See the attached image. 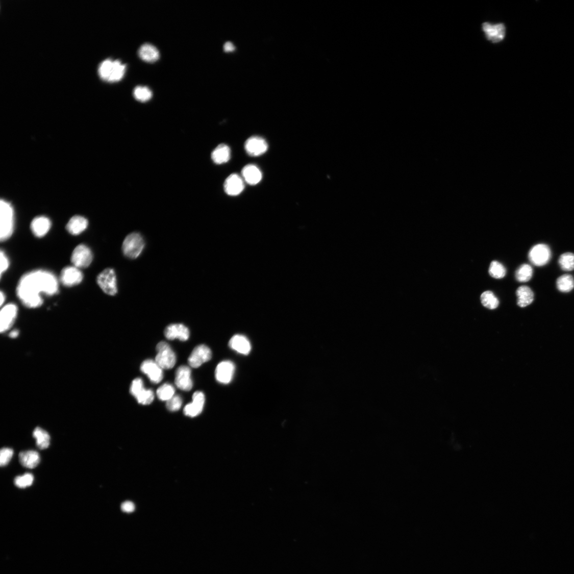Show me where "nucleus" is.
I'll return each instance as SVG.
<instances>
[{"label":"nucleus","instance_id":"f257e3e1","mask_svg":"<svg viewBox=\"0 0 574 574\" xmlns=\"http://www.w3.org/2000/svg\"><path fill=\"white\" fill-rule=\"evenodd\" d=\"M59 284L55 275L48 271L37 270L23 275L16 289L17 296L25 307L35 309L43 303L41 295L48 296L58 292Z\"/></svg>","mask_w":574,"mask_h":574},{"label":"nucleus","instance_id":"f03ea898","mask_svg":"<svg viewBox=\"0 0 574 574\" xmlns=\"http://www.w3.org/2000/svg\"><path fill=\"white\" fill-rule=\"evenodd\" d=\"M126 69V65L120 60L107 59L100 64L98 71L102 80L113 83L118 82L123 78Z\"/></svg>","mask_w":574,"mask_h":574},{"label":"nucleus","instance_id":"7ed1b4c3","mask_svg":"<svg viewBox=\"0 0 574 574\" xmlns=\"http://www.w3.org/2000/svg\"><path fill=\"white\" fill-rule=\"evenodd\" d=\"M0 240L5 241L12 236L14 230V212L11 204L2 199L0 204Z\"/></svg>","mask_w":574,"mask_h":574},{"label":"nucleus","instance_id":"20e7f679","mask_svg":"<svg viewBox=\"0 0 574 574\" xmlns=\"http://www.w3.org/2000/svg\"><path fill=\"white\" fill-rule=\"evenodd\" d=\"M144 247L145 241L142 236L137 233H133L125 238L122 249L127 258L135 259L141 254Z\"/></svg>","mask_w":574,"mask_h":574},{"label":"nucleus","instance_id":"39448f33","mask_svg":"<svg viewBox=\"0 0 574 574\" xmlns=\"http://www.w3.org/2000/svg\"><path fill=\"white\" fill-rule=\"evenodd\" d=\"M157 355L156 362L162 368L169 369L173 367L176 363V356L169 344L164 341L159 342L157 346Z\"/></svg>","mask_w":574,"mask_h":574},{"label":"nucleus","instance_id":"423d86ee","mask_svg":"<svg viewBox=\"0 0 574 574\" xmlns=\"http://www.w3.org/2000/svg\"><path fill=\"white\" fill-rule=\"evenodd\" d=\"M97 283L106 294L110 296L117 294L118 288L116 274L111 268H108L98 274Z\"/></svg>","mask_w":574,"mask_h":574},{"label":"nucleus","instance_id":"0eeeda50","mask_svg":"<svg viewBox=\"0 0 574 574\" xmlns=\"http://www.w3.org/2000/svg\"><path fill=\"white\" fill-rule=\"evenodd\" d=\"M93 255L92 251L87 246L80 244L73 250L71 261L73 266L83 269L91 265L93 261Z\"/></svg>","mask_w":574,"mask_h":574},{"label":"nucleus","instance_id":"6e6552de","mask_svg":"<svg viewBox=\"0 0 574 574\" xmlns=\"http://www.w3.org/2000/svg\"><path fill=\"white\" fill-rule=\"evenodd\" d=\"M130 392L140 404L149 405L154 401V392L150 389L146 390L144 388L143 382L141 378H136L133 381Z\"/></svg>","mask_w":574,"mask_h":574},{"label":"nucleus","instance_id":"1a4fd4ad","mask_svg":"<svg viewBox=\"0 0 574 574\" xmlns=\"http://www.w3.org/2000/svg\"><path fill=\"white\" fill-rule=\"evenodd\" d=\"M552 251L550 247L544 244L534 246L529 253V259L534 265L542 266L550 261Z\"/></svg>","mask_w":574,"mask_h":574},{"label":"nucleus","instance_id":"9d476101","mask_svg":"<svg viewBox=\"0 0 574 574\" xmlns=\"http://www.w3.org/2000/svg\"><path fill=\"white\" fill-rule=\"evenodd\" d=\"M84 276L82 271L74 266L64 267L60 274V282L67 287H71L80 284L83 280Z\"/></svg>","mask_w":574,"mask_h":574},{"label":"nucleus","instance_id":"9b49d317","mask_svg":"<svg viewBox=\"0 0 574 574\" xmlns=\"http://www.w3.org/2000/svg\"><path fill=\"white\" fill-rule=\"evenodd\" d=\"M18 314V308L15 304H8L0 312V331L1 333L8 330L14 325Z\"/></svg>","mask_w":574,"mask_h":574},{"label":"nucleus","instance_id":"f8f14e48","mask_svg":"<svg viewBox=\"0 0 574 574\" xmlns=\"http://www.w3.org/2000/svg\"><path fill=\"white\" fill-rule=\"evenodd\" d=\"M212 358V352L205 344L196 347L188 359L189 365L193 368H198L203 363L209 361Z\"/></svg>","mask_w":574,"mask_h":574},{"label":"nucleus","instance_id":"ddd939ff","mask_svg":"<svg viewBox=\"0 0 574 574\" xmlns=\"http://www.w3.org/2000/svg\"><path fill=\"white\" fill-rule=\"evenodd\" d=\"M245 149L247 154L251 157H259L263 154L268 149L266 140L260 136H252L247 139L245 143Z\"/></svg>","mask_w":574,"mask_h":574},{"label":"nucleus","instance_id":"4468645a","mask_svg":"<svg viewBox=\"0 0 574 574\" xmlns=\"http://www.w3.org/2000/svg\"><path fill=\"white\" fill-rule=\"evenodd\" d=\"M235 371V366L232 362L223 361L216 366L215 371V379L221 384H229L233 379Z\"/></svg>","mask_w":574,"mask_h":574},{"label":"nucleus","instance_id":"2eb2a0df","mask_svg":"<svg viewBox=\"0 0 574 574\" xmlns=\"http://www.w3.org/2000/svg\"><path fill=\"white\" fill-rule=\"evenodd\" d=\"M482 30L487 39L492 43L500 42L505 37L506 28L503 23L492 24L484 22L482 24Z\"/></svg>","mask_w":574,"mask_h":574},{"label":"nucleus","instance_id":"dca6fc26","mask_svg":"<svg viewBox=\"0 0 574 574\" xmlns=\"http://www.w3.org/2000/svg\"><path fill=\"white\" fill-rule=\"evenodd\" d=\"M140 370L147 375L153 384H159L163 379L162 368L156 361L152 360L144 361L140 366Z\"/></svg>","mask_w":574,"mask_h":574},{"label":"nucleus","instance_id":"f3484780","mask_svg":"<svg viewBox=\"0 0 574 574\" xmlns=\"http://www.w3.org/2000/svg\"><path fill=\"white\" fill-rule=\"evenodd\" d=\"M175 385L182 390L189 391L193 388V384L191 378V369L186 365L179 367L176 372Z\"/></svg>","mask_w":574,"mask_h":574},{"label":"nucleus","instance_id":"a211bd4d","mask_svg":"<svg viewBox=\"0 0 574 574\" xmlns=\"http://www.w3.org/2000/svg\"><path fill=\"white\" fill-rule=\"evenodd\" d=\"M205 403V395L201 391H196L193 395V402L187 404L184 408V414L190 417L199 415L203 411Z\"/></svg>","mask_w":574,"mask_h":574},{"label":"nucleus","instance_id":"6ab92c4d","mask_svg":"<svg viewBox=\"0 0 574 574\" xmlns=\"http://www.w3.org/2000/svg\"><path fill=\"white\" fill-rule=\"evenodd\" d=\"M245 186L243 180L237 174L230 175L224 184L225 192L229 196H237L243 191Z\"/></svg>","mask_w":574,"mask_h":574},{"label":"nucleus","instance_id":"aec40b11","mask_svg":"<svg viewBox=\"0 0 574 574\" xmlns=\"http://www.w3.org/2000/svg\"><path fill=\"white\" fill-rule=\"evenodd\" d=\"M164 335L169 340L178 339L185 341L189 339L190 333L188 328L183 324H172L166 328Z\"/></svg>","mask_w":574,"mask_h":574},{"label":"nucleus","instance_id":"412c9836","mask_svg":"<svg viewBox=\"0 0 574 574\" xmlns=\"http://www.w3.org/2000/svg\"><path fill=\"white\" fill-rule=\"evenodd\" d=\"M51 227L50 220L44 216L36 217L31 224V231L34 235L37 238L45 236L49 232Z\"/></svg>","mask_w":574,"mask_h":574},{"label":"nucleus","instance_id":"4be33fe9","mask_svg":"<svg viewBox=\"0 0 574 574\" xmlns=\"http://www.w3.org/2000/svg\"><path fill=\"white\" fill-rule=\"evenodd\" d=\"M229 347L237 353L247 355L251 351V344L247 337L243 335L234 336L229 343Z\"/></svg>","mask_w":574,"mask_h":574},{"label":"nucleus","instance_id":"5701e85b","mask_svg":"<svg viewBox=\"0 0 574 574\" xmlns=\"http://www.w3.org/2000/svg\"><path fill=\"white\" fill-rule=\"evenodd\" d=\"M88 225V220L84 217L76 215L70 219L66 226V229L69 234L77 236L83 233Z\"/></svg>","mask_w":574,"mask_h":574},{"label":"nucleus","instance_id":"b1692460","mask_svg":"<svg viewBox=\"0 0 574 574\" xmlns=\"http://www.w3.org/2000/svg\"><path fill=\"white\" fill-rule=\"evenodd\" d=\"M242 176L245 182L251 185L259 184L262 178V174L257 166L248 164L242 170Z\"/></svg>","mask_w":574,"mask_h":574},{"label":"nucleus","instance_id":"393cba45","mask_svg":"<svg viewBox=\"0 0 574 574\" xmlns=\"http://www.w3.org/2000/svg\"><path fill=\"white\" fill-rule=\"evenodd\" d=\"M138 54L140 59L149 63L157 61L160 57L158 49L150 43H144L140 46Z\"/></svg>","mask_w":574,"mask_h":574},{"label":"nucleus","instance_id":"a878e982","mask_svg":"<svg viewBox=\"0 0 574 574\" xmlns=\"http://www.w3.org/2000/svg\"><path fill=\"white\" fill-rule=\"evenodd\" d=\"M19 459L22 466L34 468L39 464L40 456L38 453L34 451H24L19 453Z\"/></svg>","mask_w":574,"mask_h":574},{"label":"nucleus","instance_id":"bb28decb","mask_svg":"<svg viewBox=\"0 0 574 574\" xmlns=\"http://www.w3.org/2000/svg\"><path fill=\"white\" fill-rule=\"evenodd\" d=\"M231 157V151L226 144H220L217 146L212 153L213 161L217 164H221L228 162Z\"/></svg>","mask_w":574,"mask_h":574},{"label":"nucleus","instance_id":"cd10ccee","mask_svg":"<svg viewBox=\"0 0 574 574\" xmlns=\"http://www.w3.org/2000/svg\"><path fill=\"white\" fill-rule=\"evenodd\" d=\"M517 304L520 308H525L534 301V295L532 290L527 286L519 287L516 291Z\"/></svg>","mask_w":574,"mask_h":574},{"label":"nucleus","instance_id":"c85d7f7f","mask_svg":"<svg viewBox=\"0 0 574 574\" xmlns=\"http://www.w3.org/2000/svg\"><path fill=\"white\" fill-rule=\"evenodd\" d=\"M33 435L36 440L37 447L41 450L47 448L50 443V436L48 433L41 428L37 427L34 430Z\"/></svg>","mask_w":574,"mask_h":574},{"label":"nucleus","instance_id":"c756f323","mask_svg":"<svg viewBox=\"0 0 574 574\" xmlns=\"http://www.w3.org/2000/svg\"><path fill=\"white\" fill-rule=\"evenodd\" d=\"M558 289L563 292H569L574 288V279L571 275L564 274L557 280Z\"/></svg>","mask_w":574,"mask_h":574},{"label":"nucleus","instance_id":"7c9ffc66","mask_svg":"<svg viewBox=\"0 0 574 574\" xmlns=\"http://www.w3.org/2000/svg\"><path fill=\"white\" fill-rule=\"evenodd\" d=\"M481 300L484 307L490 310L496 309L500 304L498 299L497 298L494 293L491 291L484 292L481 295Z\"/></svg>","mask_w":574,"mask_h":574},{"label":"nucleus","instance_id":"2f4dec72","mask_svg":"<svg viewBox=\"0 0 574 574\" xmlns=\"http://www.w3.org/2000/svg\"><path fill=\"white\" fill-rule=\"evenodd\" d=\"M533 273V268L528 264H522L516 272L515 277L518 282L526 283L530 281Z\"/></svg>","mask_w":574,"mask_h":574},{"label":"nucleus","instance_id":"473e14b6","mask_svg":"<svg viewBox=\"0 0 574 574\" xmlns=\"http://www.w3.org/2000/svg\"><path fill=\"white\" fill-rule=\"evenodd\" d=\"M559 264L561 269L565 271L574 270V254L565 253L561 255L559 259Z\"/></svg>","mask_w":574,"mask_h":574},{"label":"nucleus","instance_id":"72a5a7b5","mask_svg":"<svg viewBox=\"0 0 574 574\" xmlns=\"http://www.w3.org/2000/svg\"><path fill=\"white\" fill-rule=\"evenodd\" d=\"M175 389L173 386L168 384H165L161 386L157 391L158 398L162 401H168L174 396Z\"/></svg>","mask_w":574,"mask_h":574},{"label":"nucleus","instance_id":"f704fd0d","mask_svg":"<svg viewBox=\"0 0 574 574\" xmlns=\"http://www.w3.org/2000/svg\"><path fill=\"white\" fill-rule=\"evenodd\" d=\"M133 95L137 101L145 102L151 99L152 93L147 87L138 86L134 89Z\"/></svg>","mask_w":574,"mask_h":574},{"label":"nucleus","instance_id":"c9c22d12","mask_svg":"<svg viewBox=\"0 0 574 574\" xmlns=\"http://www.w3.org/2000/svg\"><path fill=\"white\" fill-rule=\"evenodd\" d=\"M489 274L495 279H502L506 273L505 267L501 263L494 261L491 262L489 267Z\"/></svg>","mask_w":574,"mask_h":574},{"label":"nucleus","instance_id":"e433bc0d","mask_svg":"<svg viewBox=\"0 0 574 574\" xmlns=\"http://www.w3.org/2000/svg\"><path fill=\"white\" fill-rule=\"evenodd\" d=\"M34 481V476L31 473H26L17 477L14 480L15 486L19 488H26L32 486Z\"/></svg>","mask_w":574,"mask_h":574},{"label":"nucleus","instance_id":"4c0bfd02","mask_svg":"<svg viewBox=\"0 0 574 574\" xmlns=\"http://www.w3.org/2000/svg\"><path fill=\"white\" fill-rule=\"evenodd\" d=\"M183 401L181 396L179 395H174V396L167 402V409L171 412H176L181 409L182 406Z\"/></svg>","mask_w":574,"mask_h":574},{"label":"nucleus","instance_id":"58836bf2","mask_svg":"<svg viewBox=\"0 0 574 574\" xmlns=\"http://www.w3.org/2000/svg\"><path fill=\"white\" fill-rule=\"evenodd\" d=\"M14 455V451L8 448H4L0 451V465L5 466L9 464Z\"/></svg>","mask_w":574,"mask_h":574},{"label":"nucleus","instance_id":"ea45409f","mask_svg":"<svg viewBox=\"0 0 574 574\" xmlns=\"http://www.w3.org/2000/svg\"><path fill=\"white\" fill-rule=\"evenodd\" d=\"M0 263H1L0 274L2 276L3 273L8 270L10 264L6 253L2 250L0 252Z\"/></svg>","mask_w":574,"mask_h":574},{"label":"nucleus","instance_id":"a19ab883","mask_svg":"<svg viewBox=\"0 0 574 574\" xmlns=\"http://www.w3.org/2000/svg\"><path fill=\"white\" fill-rule=\"evenodd\" d=\"M121 508L123 512L131 513L134 511L135 507L133 503L128 501L122 504Z\"/></svg>","mask_w":574,"mask_h":574},{"label":"nucleus","instance_id":"79ce46f5","mask_svg":"<svg viewBox=\"0 0 574 574\" xmlns=\"http://www.w3.org/2000/svg\"><path fill=\"white\" fill-rule=\"evenodd\" d=\"M223 48L225 52L229 53L233 52L235 48L234 45L232 42H228L224 44Z\"/></svg>","mask_w":574,"mask_h":574},{"label":"nucleus","instance_id":"37998d69","mask_svg":"<svg viewBox=\"0 0 574 574\" xmlns=\"http://www.w3.org/2000/svg\"><path fill=\"white\" fill-rule=\"evenodd\" d=\"M19 334V331L17 330H15L11 332L9 336L12 338H16L18 336Z\"/></svg>","mask_w":574,"mask_h":574},{"label":"nucleus","instance_id":"c03bdc74","mask_svg":"<svg viewBox=\"0 0 574 574\" xmlns=\"http://www.w3.org/2000/svg\"><path fill=\"white\" fill-rule=\"evenodd\" d=\"M5 300L6 296L5 293L3 291H1V292H0V305H1V306H3Z\"/></svg>","mask_w":574,"mask_h":574}]
</instances>
